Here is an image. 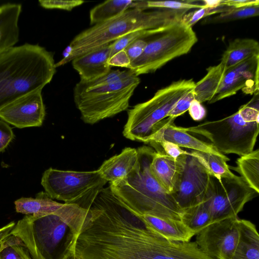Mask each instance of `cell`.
<instances>
[{
  "instance_id": "obj_1",
  "label": "cell",
  "mask_w": 259,
  "mask_h": 259,
  "mask_svg": "<svg viewBox=\"0 0 259 259\" xmlns=\"http://www.w3.org/2000/svg\"><path fill=\"white\" fill-rule=\"evenodd\" d=\"M85 208L64 203L47 214L26 215L10 232L20 238L32 259H67L74 255L78 225Z\"/></svg>"
},
{
  "instance_id": "obj_2",
  "label": "cell",
  "mask_w": 259,
  "mask_h": 259,
  "mask_svg": "<svg viewBox=\"0 0 259 259\" xmlns=\"http://www.w3.org/2000/svg\"><path fill=\"white\" fill-rule=\"evenodd\" d=\"M52 52L38 45L14 46L0 55V109L42 89L56 72Z\"/></svg>"
},
{
  "instance_id": "obj_3",
  "label": "cell",
  "mask_w": 259,
  "mask_h": 259,
  "mask_svg": "<svg viewBox=\"0 0 259 259\" xmlns=\"http://www.w3.org/2000/svg\"><path fill=\"white\" fill-rule=\"evenodd\" d=\"M186 10L160 9L146 11L128 9L116 17L93 25L72 40L63 59L56 67L64 65L74 58L114 42L131 32L141 30L162 33L181 21Z\"/></svg>"
},
{
  "instance_id": "obj_4",
  "label": "cell",
  "mask_w": 259,
  "mask_h": 259,
  "mask_svg": "<svg viewBox=\"0 0 259 259\" xmlns=\"http://www.w3.org/2000/svg\"><path fill=\"white\" fill-rule=\"evenodd\" d=\"M138 161L124 179L109 183L114 195L137 214L181 220L183 210L152 174L150 165L155 152L151 147L138 148Z\"/></svg>"
},
{
  "instance_id": "obj_5",
  "label": "cell",
  "mask_w": 259,
  "mask_h": 259,
  "mask_svg": "<svg viewBox=\"0 0 259 259\" xmlns=\"http://www.w3.org/2000/svg\"><path fill=\"white\" fill-rule=\"evenodd\" d=\"M140 78L129 69L112 70L90 81L80 80L73 89L81 118L93 124L126 110Z\"/></svg>"
},
{
  "instance_id": "obj_6",
  "label": "cell",
  "mask_w": 259,
  "mask_h": 259,
  "mask_svg": "<svg viewBox=\"0 0 259 259\" xmlns=\"http://www.w3.org/2000/svg\"><path fill=\"white\" fill-rule=\"evenodd\" d=\"M234 114L221 119L182 127L207 139L219 152L240 156L254 150L259 132L258 93Z\"/></svg>"
},
{
  "instance_id": "obj_7",
  "label": "cell",
  "mask_w": 259,
  "mask_h": 259,
  "mask_svg": "<svg viewBox=\"0 0 259 259\" xmlns=\"http://www.w3.org/2000/svg\"><path fill=\"white\" fill-rule=\"evenodd\" d=\"M193 79H182L158 90L149 100L128 110L123 135L126 138L146 143L155 125L167 117L177 102L191 91Z\"/></svg>"
},
{
  "instance_id": "obj_8",
  "label": "cell",
  "mask_w": 259,
  "mask_h": 259,
  "mask_svg": "<svg viewBox=\"0 0 259 259\" xmlns=\"http://www.w3.org/2000/svg\"><path fill=\"white\" fill-rule=\"evenodd\" d=\"M107 182L98 170L79 171L50 167L44 172L41 184L50 198L89 209Z\"/></svg>"
},
{
  "instance_id": "obj_9",
  "label": "cell",
  "mask_w": 259,
  "mask_h": 259,
  "mask_svg": "<svg viewBox=\"0 0 259 259\" xmlns=\"http://www.w3.org/2000/svg\"><path fill=\"white\" fill-rule=\"evenodd\" d=\"M128 68L139 76L155 72L168 62L189 52L198 41L192 29L181 21L158 34Z\"/></svg>"
},
{
  "instance_id": "obj_10",
  "label": "cell",
  "mask_w": 259,
  "mask_h": 259,
  "mask_svg": "<svg viewBox=\"0 0 259 259\" xmlns=\"http://www.w3.org/2000/svg\"><path fill=\"white\" fill-rule=\"evenodd\" d=\"M258 194L240 176L235 175L219 180L210 176L208 189L203 201L213 223L237 217L245 204Z\"/></svg>"
},
{
  "instance_id": "obj_11",
  "label": "cell",
  "mask_w": 259,
  "mask_h": 259,
  "mask_svg": "<svg viewBox=\"0 0 259 259\" xmlns=\"http://www.w3.org/2000/svg\"><path fill=\"white\" fill-rule=\"evenodd\" d=\"M238 217L212 223L196 234L200 249L214 259H230L239 237Z\"/></svg>"
},
{
  "instance_id": "obj_12",
  "label": "cell",
  "mask_w": 259,
  "mask_h": 259,
  "mask_svg": "<svg viewBox=\"0 0 259 259\" xmlns=\"http://www.w3.org/2000/svg\"><path fill=\"white\" fill-rule=\"evenodd\" d=\"M210 175L189 152L183 170L171 193L183 210L203 202L208 189Z\"/></svg>"
},
{
  "instance_id": "obj_13",
  "label": "cell",
  "mask_w": 259,
  "mask_h": 259,
  "mask_svg": "<svg viewBox=\"0 0 259 259\" xmlns=\"http://www.w3.org/2000/svg\"><path fill=\"white\" fill-rule=\"evenodd\" d=\"M259 56L249 58L227 69L212 99L211 104L230 97L242 90L248 94L258 92Z\"/></svg>"
},
{
  "instance_id": "obj_14",
  "label": "cell",
  "mask_w": 259,
  "mask_h": 259,
  "mask_svg": "<svg viewBox=\"0 0 259 259\" xmlns=\"http://www.w3.org/2000/svg\"><path fill=\"white\" fill-rule=\"evenodd\" d=\"M42 91L25 95L0 109V119L23 128L40 126L46 115Z\"/></svg>"
},
{
  "instance_id": "obj_15",
  "label": "cell",
  "mask_w": 259,
  "mask_h": 259,
  "mask_svg": "<svg viewBox=\"0 0 259 259\" xmlns=\"http://www.w3.org/2000/svg\"><path fill=\"white\" fill-rule=\"evenodd\" d=\"M176 118L167 117L157 123L145 143H158L163 141L173 143L180 147L192 150L205 151L221 154L208 142L192 136L174 124Z\"/></svg>"
},
{
  "instance_id": "obj_16",
  "label": "cell",
  "mask_w": 259,
  "mask_h": 259,
  "mask_svg": "<svg viewBox=\"0 0 259 259\" xmlns=\"http://www.w3.org/2000/svg\"><path fill=\"white\" fill-rule=\"evenodd\" d=\"M112 42L76 57L71 61L73 68L79 75L80 80H92L110 71L111 66L108 62Z\"/></svg>"
},
{
  "instance_id": "obj_17",
  "label": "cell",
  "mask_w": 259,
  "mask_h": 259,
  "mask_svg": "<svg viewBox=\"0 0 259 259\" xmlns=\"http://www.w3.org/2000/svg\"><path fill=\"white\" fill-rule=\"evenodd\" d=\"M188 154L177 159L159 152L155 151L153 155L150 165L151 172L161 186L170 194L183 170Z\"/></svg>"
},
{
  "instance_id": "obj_18",
  "label": "cell",
  "mask_w": 259,
  "mask_h": 259,
  "mask_svg": "<svg viewBox=\"0 0 259 259\" xmlns=\"http://www.w3.org/2000/svg\"><path fill=\"white\" fill-rule=\"evenodd\" d=\"M138 161L137 149L126 147L119 154L104 161L97 170L106 181L113 183L126 178L135 168Z\"/></svg>"
},
{
  "instance_id": "obj_19",
  "label": "cell",
  "mask_w": 259,
  "mask_h": 259,
  "mask_svg": "<svg viewBox=\"0 0 259 259\" xmlns=\"http://www.w3.org/2000/svg\"><path fill=\"white\" fill-rule=\"evenodd\" d=\"M21 11L19 4L8 3L0 6V55L18 41V22Z\"/></svg>"
},
{
  "instance_id": "obj_20",
  "label": "cell",
  "mask_w": 259,
  "mask_h": 259,
  "mask_svg": "<svg viewBox=\"0 0 259 259\" xmlns=\"http://www.w3.org/2000/svg\"><path fill=\"white\" fill-rule=\"evenodd\" d=\"M149 228L163 238L170 241L189 242L196 235L181 220L142 215Z\"/></svg>"
},
{
  "instance_id": "obj_21",
  "label": "cell",
  "mask_w": 259,
  "mask_h": 259,
  "mask_svg": "<svg viewBox=\"0 0 259 259\" xmlns=\"http://www.w3.org/2000/svg\"><path fill=\"white\" fill-rule=\"evenodd\" d=\"M230 259H259V235L249 221L240 219L238 242Z\"/></svg>"
},
{
  "instance_id": "obj_22",
  "label": "cell",
  "mask_w": 259,
  "mask_h": 259,
  "mask_svg": "<svg viewBox=\"0 0 259 259\" xmlns=\"http://www.w3.org/2000/svg\"><path fill=\"white\" fill-rule=\"evenodd\" d=\"M259 56V44L251 38H237L224 52L221 62L226 70L253 56Z\"/></svg>"
},
{
  "instance_id": "obj_23",
  "label": "cell",
  "mask_w": 259,
  "mask_h": 259,
  "mask_svg": "<svg viewBox=\"0 0 259 259\" xmlns=\"http://www.w3.org/2000/svg\"><path fill=\"white\" fill-rule=\"evenodd\" d=\"M207 73L198 82L195 83L193 90L194 98L200 103L212 99L217 92L226 70L224 65L210 66L206 69Z\"/></svg>"
},
{
  "instance_id": "obj_24",
  "label": "cell",
  "mask_w": 259,
  "mask_h": 259,
  "mask_svg": "<svg viewBox=\"0 0 259 259\" xmlns=\"http://www.w3.org/2000/svg\"><path fill=\"white\" fill-rule=\"evenodd\" d=\"M14 204L16 212L25 215L50 214L56 211L64 204L53 200L42 192L38 194L35 198H19Z\"/></svg>"
},
{
  "instance_id": "obj_25",
  "label": "cell",
  "mask_w": 259,
  "mask_h": 259,
  "mask_svg": "<svg viewBox=\"0 0 259 259\" xmlns=\"http://www.w3.org/2000/svg\"><path fill=\"white\" fill-rule=\"evenodd\" d=\"M139 1L108 0L98 5L90 12L91 25L113 19L130 9H137Z\"/></svg>"
},
{
  "instance_id": "obj_26",
  "label": "cell",
  "mask_w": 259,
  "mask_h": 259,
  "mask_svg": "<svg viewBox=\"0 0 259 259\" xmlns=\"http://www.w3.org/2000/svg\"><path fill=\"white\" fill-rule=\"evenodd\" d=\"M190 153L196 157L208 174L217 179L234 177L227 164L230 159L224 154H217L205 151L191 150Z\"/></svg>"
},
{
  "instance_id": "obj_27",
  "label": "cell",
  "mask_w": 259,
  "mask_h": 259,
  "mask_svg": "<svg viewBox=\"0 0 259 259\" xmlns=\"http://www.w3.org/2000/svg\"><path fill=\"white\" fill-rule=\"evenodd\" d=\"M236 166H229L239 174L247 184L257 194L259 193V150L240 156L236 161Z\"/></svg>"
},
{
  "instance_id": "obj_28",
  "label": "cell",
  "mask_w": 259,
  "mask_h": 259,
  "mask_svg": "<svg viewBox=\"0 0 259 259\" xmlns=\"http://www.w3.org/2000/svg\"><path fill=\"white\" fill-rule=\"evenodd\" d=\"M181 221L196 234L212 223L210 211L204 201L184 209Z\"/></svg>"
},
{
  "instance_id": "obj_29",
  "label": "cell",
  "mask_w": 259,
  "mask_h": 259,
  "mask_svg": "<svg viewBox=\"0 0 259 259\" xmlns=\"http://www.w3.org/2000/svg\"><path fill=\"white\" fill-rule=\"evenodd\" d=\"M0 259H32L23 241L10 234L0 243Z\"/></svg>"
},
{
  "instance_id": "obj_30",
  "label": "cell",
  "mask_w": 259,
  "mask_h": 259,
  "mask_svg": "<svg viewBox=\"0 0 259 259\" xmlns=\"http://www.w3.org/2000/svg\"><path fill=\"white\" fill-rule=\"evenodd\" d=\"M259 15V5H255L238 8H234L229 11L219 14L213 17L205 18L203 24H217L243 19L257 16Z\"/></svg>"
},
{
  "instance_id": "obj_31",
  "label": "cell",
  "mask_w": 259,
  "mask_h": 259,
  "mask_svg": "<svg viewBox=\"0 0 259 259\" xmlns=\"http://www.w3.org/2000/svg\"><path fill=\"white\" fill-rule=\"evenodd\" d=\"M146 9L158 8L174 10H186L199 9L206 7L202 5V1H145Z\"/></svg>"
},
{
  "instance_id": "obj_32",
  "label": "cell",
  "mask_w": 259,
  "mask_h": 259,
  "mask_svg": "<svg viewBox=\"0 0 259 259\" xmlns=\"http://www.w3.org/2000/svg\"><path fill=\"white\" fill-rule=\"evenodd\" d=\"M158 32L152 30H137L126 34L112 42L110 57L117 52L124 50L134 41L151 35L159 34Z\"/></svg>"
},
{
  "instance_id": "obj_33",
  "label": "cell",
  "mask_w": 259,
  "mask_h": 259,
  "mask_svg": "<svg viewBox=\"0 0 259 259\" xmlns=\"http://www.w3.org/2000/svg\"><path fill=\"white\" fill-rule=\"evenodd\" d=\"M151 145L155 148V151L159 152L175 159L188 153L177 145L168 141H163L158 143H152Z\"/></svg>"
},
{
  "instance_id": "obj_34",
  "label": "cell",
  "mask_w": 259,
  "mask_h": 259,
  "mask_svg": "<svg viewBox=\"0 0 259 259\" xmlns=\"http://www.w3.org/2000/svg\"><path fill=\"white\" fill-rule=\"evenodd\" d=\"M40 6L47 9H59L70 11L84 3L81 0H40Z\"/></svg>"
},
{
  "instance_id": "obj_35",
  "label": "cell",
  "mask_w": 259,
  "mask_h": 259,
  "mask_svg": "<svg viewBox=\"0 0 259 259\" xmlns=\"http://www.w3.org/2000/svg\"><path fill=\"white\" fill-rule=\"evenodd\" d=\"M210 8L206 7L186 13L183 16L181 22L188 27H192L199 20L211 16Z\"/></svg>"
},
{
  "instance_id": "obj_36",
  "label": "cell",
  "mask_w": 259,
  "mask_h": 259,
  "mask_svg": "<svg viewBox=\"0 0 259 259\" xmlns=\"http://www.w3.org/2000/svg\"><path fill=\"white\" fill-rule=\"evenodd\" d=\"M193 90L177 102L167 117L176 118L188 110L191 103L195 99Z\"/></svg>"
},
{
  "instance_id": "obj_37",
  "label": "cell",
  "mask_w": 259,
  "mask_h": 259,
  "mask_svg": "<svg viewBox=\"0 0 259 259\" xmlns=\"http://www.w3.org/2000/svg\"><path fill=\"white\" fill-rule=\"evenodd\" d=\"M148 41L143 38L138 39L127 46L124 50L131 62L140 57L144 52Z\"/></svg>"
},
{
  "instance_id": "obj_38",
  "label": "cell",
  "mask_w": 259,
  "mask_h": 259,
  "mask_svg": "<svg viewBox=\"0 0 259 259\" xmlns=\"http://www.w3.org/2000/svg\"><path fill=\"white\" fill-rule=\"evenodd\" d=\"M14 136L13 130L9 124L0 120V153L6 149Z\"/></svg>"
},
{
  "instance_id": "obj_39",
  "label": "cell",
  "mask_w": 259,
  "mask_h": 259,
  "mask_svg": "<svg viewBox=\"0 0 259 259\" xmlns=\"http://www.w3.org/2000/svg\"><path fill=\"white\" fill-rule=\"evenodd\" d=\"M110 66H117L129 68L131 61L124 50H121L112 56L108 60Z\"/></svg>"
},
{
  "instance_id": "obj_40",
  "label": "cell",
  "mask_w": 259,
  "mask_h": 259,
  "mask_svg": "<svg viewBox=\"0 0 259 259\" xmlns=\"http://www.w3.org/2000/svg\"><path fill=\"white\" fill-rule=\"evenodd\" d=\"M189 113L192 118L195 121H200L206 116V111L201 103L195 99L190 104L188 109Z\"/></svg>"
},
{
  "instance_id": "obj_41",
  "label": "cell",
  "mask_w": 259,
  "mask_h": 259,
  "mask_svg": "<svg viewBox=\"0 0 259 259\" xmlns=\"http://www.w3.org/2000/svg\"><path fill=\"white\" fill-rule=\"evenodd\" d=\"M259 5L258 0H221L220 5H225L234 8Z\"/></svg>"
},
{
  "instance_id": "obj_42",
  "label": "cell",
  "mask_w": 259,
  "mask_h": 259,
  "mask_svg": "<svg viewBox=\"0 0 259 259\" xmlns=\"http://www.w3.org/2000/svg\"><path fill=\"white\" fill-rule=\"evenodd\" d=\"M15 224L13 221L0 228V243L10 234Z\"/></svg>"
},
{
  "instance_id": "obj_43",
  "label": "cell",
  "mask_w": 259,
  "mask_h": 259,
  "mask_svg": "<svg viewBox=\"0 0 259 259\" xmlns=\"http://www.w3.org/2000/svg\"><path fill=\"white\" fill-rule=\"evenodd\" d=\"M67 259H78V258L76 257L74 255H73L70 256L69 257H68Z\"/></svg>"
}]
</instances>
